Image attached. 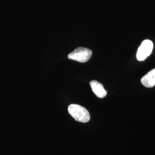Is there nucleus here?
I'll return each instance as SVG.
<instances>
[{
    "mask_svg": "<svg viewBox=\"0 0 155 155\" xmlns=\"http://www.w3.org/2000/svg\"><path fill=\"white\" fill-rule=\"evenodd\" d=\"M69 114L77 121L80 122H89L90 115L88 110L82 106L77 104H71L68 107Z\"/></svg>",
    "mask_w": 155,
    "mask_h": 155,
    "instance_id": "f257e3e1",
    "label": "nucleus"
},
{
    "mask_svg": "<svg viewBox=\"0 0 155 155\" xmlns=\"http://www.w3.org/2000/svg\"><path fill=\"white\" fill-rule=\"evenodd\" d=\"M92 55V51L87 48L78 47L68 55L69 59L85 63L88 61Z\"/></svg>",
    "mask_w": 155,
    "mask_h": 155,
    "instance_id": "f03ea898",
    "label": "nucleus"
},
{
    "mask_svg": "<svg viewBox=\"0 0 155 155\" xmlns=\"http://www.w3.org/2000/svg\"><path fill=\"white\" fill-rule=\"evenodd\" d=\"M153 48V44L151 40L148 39L144 40L137 50V59L139 61H144L151 54Z\"/></svg>",
    "mask_w": 155,
    "mask_h": 155,
    "instance_id": "7ed1b4c3",
    "label": "nucleus"
},
{
    "mask_svg": "<svg viewBox=\"0 0 155 155\" xmlns=\"http://www.w3.org/2000/svg\"><path fill=\"white\" fill-rule=\"evenodd\" d=\"M90 85L93 93L97 97L103 98L106 96L107 91L104 89L102 83H100L97 81H92L90 82Z\"/></svg>",
    "mask_w": 155,
    "mask_h": 155,
    "instance_id": "20e7f679",
    "label": "nucleus"
},
{
    "mask_svg": "<svg viewBox=\"0 0 155 155\" xmlns=\"http://www.w3.org/2000/svg\"><path fill=\"white\" fill-rule=\"evenodd\" d=\"M141 82L145 87H153L155 86V68L152 70L145 75L141 79Z\"/></svg>",
    "mask_w": 155,
    "mask_h": 155,
    "instance_id": "39448f33",
    "label": "nucleus"
}]
</instances>
